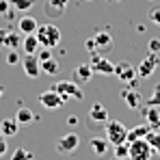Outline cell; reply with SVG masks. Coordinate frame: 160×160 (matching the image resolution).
Here are the masks:
<instances>
[{
  "label": "cell",
  "instance_id": "1",
  "mask_svg": "<svg viewBox=\"0 0 160 160\" xmlns=\"http://www.w3.org/2000/svg\"><path fill=\"white\" fill-rule=\"evenodd\" d=\"M35 35H37L39 43H41V48L52 50V48H56L61 43V30L54 26V24H41V26H37V32Z\"/></svg>",
  "mask_w": 160,
  "mask_h": 160
},
{
  "label": "cell",
  "instance_id": "2",
  "mask_svg": "<svg viewBox=\"0 0 160 160\" xmlns=\"http://www.w3.org/2000/svg\"><path fill=\"white\" fill-rule=\"evenodd\" d=\"M106 141L112 147L121 145V143H128V128L117 119H106Z\"/></svg>",
  "mask_w": 160,
  "mask_h": 160
},
{
  "label": "cell",
  "instance_id": "3",
  "mask_svg": "<svg viewBox=\"0 0 160 160\" xmlns=\"http://www.w3.org/2000/svg\"><path fill=\"white\" fill-rule=\"evenodd\" d=\"M154 156L152 145L147 143V138H136L128 143V158L130 160H149Z\"/></svg>",
  "mask_w": 160,
  "mask_h": 160
},
{
  "label": "cell",
  "instance_id": "4",
  "mask_svg": "<svg viewBox=\"0 0 160 160\" xmlns=\"http://www.w3.org/2000/svg\"><path fill=\"white\" fill-rule=\"evenodd\" d=\"M50 89H54L63 100H69V98L82 100V98H84V93H82L80 84H78V82H74V80H58V82H54Z\"/></svg>",
  "mask_w": 160,
  "mask_h": 160
},
{
  "label": "cell",
  "instance_id": "5",
  "mask_svg": "<svg viewBox=\"0 0 160 160\" xmlns=\"http://www.w3.org/2000/svg\"><path fill=\"white\" fill-rule=\"evenodd\" d=\"M78 145H80V136L76 132H67L56 141V152L58 154H74L78 149Z\"/></svg>",
  "mask_w": 160,
  "mask_h": 160
},
{
  "label": "cell",
  "instance_id": "6",
  "mask_svg": "<svg viewBox=\"0 0 160 160\" xmlns=\"http://www.w3.org/2000/svg\"><path fill=\"white\" fill-rule=\"evenodd\" d=\"M160 65V58L156 56V52H149L143 61H141V65L136 67V74L138 76H143V78H149L154 72H156V67Z\"/></svg>",
  "mask_w": 160,
  "mask_h": 160
},
{
  "label": "cell",
  "instance_id": "7",
  "mask_svg": "<svg viewBox=\"0 0 160 160\" xmlns=\"http://www.w3.org/2000/svg\"><path fill=\"white\" fill-rule=\"evenodd\" d=\"M115 76L121 80V82H128V84H134V78H136V67L130 65L128 61H121L115 65Z\"/></svg>",
  "mask_w": 160,
  "mask_h": 160
},
{
  "label": "cell",
  "instance_id": "8",
  "mask_svg": "<svg viewBox=\"0 0 160 160\" xmlns=\"http://www.w3.org/2000/svg\"><path fill=\"white\" fill-rule=\"evenodd\" d=\"M67 4H69V0H46V2H43V13H46L50 20L61 18V15L65 13Z\"/></svg>",
  "mask_w": 160,
  "mask_h": 160
},
{
  "label": "cell",
  "instance_id": "9",
  "mask_svg": "<svg viewBox=\"0 0 160 160\" xmlns=\"http://www.w3.org/2000/svg\"><path fill=\"white\" fill-rule=\"evenodd\" d=\"M22 67H24V74L28 78H37L41 74V61L37 54H26L22 58Z\"/></svg>",
  "mask_w": 160,
  "mask_h": 160
},
{
  "label": "cell",
  "instance_id": "10",
  "mask_svg": "<svg viewBox=\"0 0 160 160\" xmlns=\"http://www.w3.org/2000/svg\"><path fill=\"white\" fill-rule=\"evenodd\" d=\"M39 104H43L46 108H61L65 104V100H63L54 89H50V91H46V93L39 95Z\"/></svg>",
  "mask_w": 160,
  "mask_h": 160
},
{
  "label": "cell",
  "instance_id": "11",
  "mask_svg": "<svg viewBox=\"0 0 160 160\" xmlns=\"http://www.w3.org/2000/svg\"><path fill=\"white\" fill-rule=\"evenodd\" d=\"M91 78H93L91 63H82V65H78V67H74V74H72V80H74V82H78V84H87Z\"/></svg>",
  "mask_w": 160,
  "mask_h": 160
},
{
  "label": "cell",
  "instance_id": "12",
  "mask_svg": "<svg viewBox=\"0 0 160 160\" xmlns=\"http://www.w3.org/2000/svg\"><path fill=\"white\" fill-rule=\"evenodd\" d=\"M91 69H93V74H102V76H110V74H115V63H110L108 58H104V56H100V58L91 61Z\"/></svg>",
  "mask_w": 160,
  "mask_h": 160
},
{
  "label": "cell",
  "instance_id": "13",
  "mask_svg": "<svg viewBox=\"0 0 160 160\" xmlns=\"http://www.w3.org/2000/svg\"><path fill=\"white\" fill-rule=\"evenodd\" d=\"M20 48L24 50V54H37L39 48H41V43H39L37 35L32 32V35H22V46Z\"/></svg>",
  "mask_w": 160,
  "mask_h": 160
},
{
  "label": "cell",
  "instance_id": "14",
  "mask_svg": "<svg viewBox=\"0 0 160 160\" xmlns=\"http://www.w3.org/2000/svg\"><path fill=\"white\" fill-rule=\"evenodd\" d=\"M37 26H39V22H37L32 15H22L20 22H18V30H20L22 35H32V32H37Z\"/></svg>",
  "mask_w": 160,
  "mask_h": 160
},
{
  "label": "cell",
  "instance_id": "15",
  "mask_svg": "<svg viewBox=\"0 0 160 160\" xmlns=\"http://www.w3.org/2000/svg\"><path fill=\"white\" fill-rule=\"evenodd\" d=\"M110 147V143L106 141V136H91V149L95 156H104Z\"/></svg>",
  "mask_w": 160,
  "mask_h": 160
},
{
  "label": "cell",
  "instance_id": "16",
  "mask_svg": "<svg viewBox=\"0 0 160 160\" xmlns=\"http://www.w3.org/2000/svg\"><path fill=\"white\" fill-rule=\"evenodd\" d=\"M20 130V123H18V119L13 117V119H2L0 121V134L2 136H15Z\"/></svg>",
  "mask_w": 160,
  "mask_h": 160
},
{
  "label": "cell",
  "instance_id": "17",
  "mask_svg": "<svg viewBox=\"0 0 160 160\" xmlns=\"http://www.w3.org/2000/svg\"><path fill=\"white\" fill-rule=\"evenodd\" d=\"M95 48L98 50H108V48H112V37H110V32L106 30H102V32H95Z\"/></svg>",
  "mask_w": 160,
  "mask_h": 160
},
{
  "label": "cell",
  "instance_id": "18",
  "mask_svg": "<svg viewBox=\"0 0 160 160\" xmlns=\"http://www.w3.org/2000/svg\"><path fill=\"white\" fill-rule=\"evenodd\" d=\"M121 98H123V102H126L130 108H138V104H141V93H138L136 89L121 91Z\"/></svg>",
  "mask_w": 160,
  "mask_h": 160
},
{
  "label": "cell",
  "instance_id": "19",
  "mask_svg": "<svg viewBox=\"0 0 160 160\" xmlns=\"http://www.w3.org/2000/svg\"><path fill=\"white\" fill-rule=\"evenodd\" d=\"M145 117H147V123H149L152 130H158L160 128V115L156 110V106H145Z\"/></svg>",
  "mask_w": 160,
  "mask_h": 160
},
{
  "label": "cell",
  "instance_id": "20",
  "mask_svg": "<svg viewBox=\"0 0 160 160\" xmlns=\"http://www.w3.org/2000/svg\"><path fill=\"white\" fill-rule=\"evenodd\" d=\"M149 130H152L149 123H141V126H136L132 130H128V143H130V141H136V138H145Z\"/></svg>",
  "mask_w": 160,
  "mask_h": 160
},
{
  "label": "cell",
  "instance_id": "21",
  "mask_svg": "<svg viewBox=\"0 0 160 160\" xmlns=\"http://www.w3.org/2000/svg\"><path fill=\"white\" fill-rule=\"evenodd\" d=\"M89 117H91V121H106L108 119V110L102 104H93L91 110H89Z\"/></svg>",
  "mask_w": 160,
  "mask_h": 160
},
{
  "label": "cell",
  "instance_id": "22",
  "mask_svg": "<svg viewBox=\"0 0 160 160\" xmlns=\"http://www.w3.org/2000/svg\"><path fill=\"white\" fill-rule=\"evenodd\" d=\"M15 119H18V123H20V126H22V123L26 126V123H32V121H35L37 117H35V112H32L30 108L22 106L20 110H18V115H15Z\"/></svg>",
  "mask_w": 160,
  "mask_h": 160
},
{
  "label": "cell",
  "instance_id": "23",
  "mask_svg": "<svg viewBox=\"0 0 160 160\" xmlns=\"http://www.w3.org/2000/svg\"><path fill=\"white\" fill-rule=\"evenodd\" d=\"M145 138H147V143L152 145L154 154H156V156H160V130H149Z\"/></svg>",
  "mask_w": 160,
  "mask_h": 160
},
{
  "label": "cell",
  "instance_id": "24",
  "mask_svg": "<svg viewBox=\"0 0 160 160\" xmlns=\"http://www.w3.org/2000/svg\"><path fill=\"white\" fill-rule=\"evenodd\" d=\"M2 46H9V50H18V48L22 46V37H20L18 32H9Z\"/></svg>",
  "mask_w": 160,
  "mask_h": 160
},
{
  "label": "cell",
  "instance_id": "25",
  "mask_svg": "<svg viewBox=\"0 0 160 160\" xmlns=\"http://www.w3.org/2000/svg\"><path fill=\"white\" fill-rule=\"evenodd\" d=\"M11 2V9L13 11H28V9H32V4H35V0H9Z\"/></svg>",
  "mask_w": 160,
  "mask_h": 160
},
{
  "label": "cell",
  "instance_id": "26",
  "mask_svg": "<svg viewBox=\"0 0 160 160\" xmlns=\"http://www.w3.org/2000/svg\"><path fill=\"white\" fill-rule=\"evenodd\" d=\"M41 72H43V74H50V76L58 74V63H56V61H52V58L41 61Z\"/></svg>",
  "mask_w": 160,
  "mask_h": 160
},
{
  "label": "cell",
  "instance_id": "27",
  "mask_svg": "<svg viewBox=\"0 0 160 160\" xmlns=\"http://www.w3.org/2000/svg\"><path fill=\"white\" fill-rule=\"evenodd\" d=\"M11 160H35V154L28 152V149H24V147H18V149L11 154Z\"/></svg>",
  "mask_w": 160,
  "mask_h": 160
},
{
  "label": "cell",
  "instance_id": "28",
  "mask_svg": "<svg viewBox=\"0 0 160 160\" xmlns=\"http://www.w3.org/2000/svg\"><path fill=\"white\" fill-rule=\"evenodd\" d=\"M145 106H156V108L160 106V84L154 87V93H152V98L145 102Z\"/></svg>",
  "mask_w": 160,
  "mask_h": 160
},
{
  "label": "cell",
  "instance_id": "29",
  "mask_svg": "<svg viewBox=\"0 0 160 160\" xmlns=\"http://www.w3.org/2000/svg\"><path fill=\"white\" fill-rule=\"evenodd\" d=\"M115 156H117V160H126L128 158V143L115 145Z\"/></svg>",
  "mask_w": 160,
  "mask_h": 160
},
{
  "label": "cell",
  "instance_id": "30",
  "mask_svg": "<svg viewBox=\"0 0 160 160\" xmlns=\"http://www.w3.org/2000/svg\"><path fill=\"white\" fill-rule=\"evenodd\" d=\"M7 63H9V65H18V63H22V58H20L18 50H9V54H7Z\"/></svg>",
  "mask_w": 160,
  "mask_h": 160
},
{
  "label": "cell",
  "instance_id": "31",
  "mask_svg": "<svg viewBox=\"0 0 160 160\" xmlns=\"http://www.w3.org/2000/svg\"><path fill=\"white\" fill-rule=\"evenodd\" d=\"M9 11H11V2H9V0H0V15L4 18Z\"/></svg>",
  "mask_w": 160,
  "mask_h": 160
},
{
  "label": "cell",
  "instance_id": "32",
  "mask_svg": "<svg viewBox=\"0 0 160 160\" xmlns=\"http://www.w3.org/2000/svg\"><path fill=\"white\" fill-rule=\"evenodd\" d=\"M149 52H160V39H149Z\"/></svg>",
  "mask_w": 160,
  "mask_h": 160
},
{
  "label": "cell",
  "instance_id": "33",
  "mask_svg": "<svg viewBox=\"0 0 160 160\" xmlns=\"http://www.w3.org/2000/svg\"><path fill=\"white\" fill-rule=\"evenodd\" d=\"M7 149H9V145H7V136H2V134H0V158L7 154Z\"/></svg>",
  "mask_w": 160,
  "mask_h": 160
},
{
  "label": "cell",
  "instance_id": "34",
  "mask_svg": "<svg viewBox=\"0 0 160 160\" xmlns=\"http://www.w3.org/2000/svg\"><path fill=\"white\" fill-rule=\"evenodd\" d=\"M149 20L156 22V24H160V9H152V11H149Z\"/></svg>",
  "mask_w": 160,
  "mask_h": 160
},
{
  "label": "cell",
  "instance_id": "35",
  "mask_svg": "<svg viewBox=\"0 0 160 160\" xmlns=\"http://www.w3.org/2000/svg\"><path fill=\"white\" fill-rule=\"evenodd\" d=\"M50 50H48V48H43V50H39V61H46V58H52V56H50Z\"/></svg>",
  "mask_w": 160,
  "mask_h": 160
},
{
  "label": "cell",
  "instance_id": "36",
  "mask_svg": "<svg viewBox=\"0 0 160 160\" xmlns=\"http://www.w3.org/2000/svg\"><path fill=\"white\" fill-rule=\"evenodd\" d=\"M84 46L89 48V52H93V48H95V39H87V41H84Z\"/></svg>",
  "mask_w": 160,
  "mask_h": 160
},
{
  "label": "cell",
  "instance_id": "37",
  "mask_svg": "<svg viewBox=\"0 0 160 160\" xmlns=\"http://www.w3.org/2000/svg\"><path fill=\"white\" fill-rule=\"evenodd\" d=\"M7 35H9V30H2V28H0V46L4 43V39H7Z\"/></svg>",
  "mask_w": 160,
  "mask_h": 160
},
{
  "label": "cell",
  "instance_id": "38",
  "mask_svg": "<svg viewBox=\"0 0 160 160\" xmlns=\"http://www.w3.org/2000/svg\"><path fill=\"white\" fill-rule=\"evenodd\" d=\"M67 123H69V126H74V123H78V117H76V115H72V117H67Z\"/></svg>",
  "mask_w": 160,
  "mask_h": 160
},
{
  "label": "cell",
  "instance_id": "39",
  "mask_svg": "<svg viewBox=\"0 0 160 160\" xmlns=\"http://www.w3.org/2000/svg\"><path fill=\"white\" fill-rule=\"evenodd\" d=\"M2 95H4V87L0 84V98H2Z\"/></svg>",
  "mask_w": 160,
  "mask_h": 160
},
{
  "label": "cell",
  "instance_id": "40",
  "mask_svg": "<svg viewBox=\"0 0 160 160\" xmlns=\"http://www.w3.org/2000/svg\"><path fill=\"white\" fill-rule=\"evenodd\" d=\"M87 2H91V0H87Z\"/></svg>",
  "mask_w": 160,
  "mask_h": 160
}]
</instances>
